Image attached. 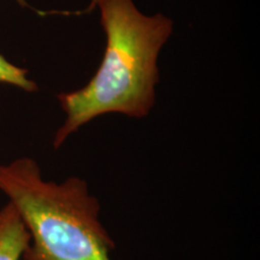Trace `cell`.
I'll return each mask as SVG.
<instances>
[{"instance_id":"cell-2","label":"cell","mask_w":260,"mask_h":260,"mask_svg":"<svg viewBox=\"0 0 260 260\" xmlns=\"http://www.w3.org/2000/svg\"><path fill=\"white\" fill-rule=\"evenodd\" d=\"M0 191L21 214L30 242L22 260H113L116 243L83 178L47 181L32 158L0 164Z\"/></svg>"},{"instance_id":"cell-3","label":"cell","mask_w":260,"mask_h":260,"mask_svg":"<svg viewBox=\"0 0 260 260\" xmlns=\"http://www.w3.org/2000/svg\"><path fill=\"white\" fill-rule=\"evenodd\" d=\"M30 242L27 226L12 203L0 210V260H22Z\"/></svg>"},{"instance_id":"cell-5","label":"cell","mask_w":260,"mask_h":260,"mask_svg":"<svg viewBox=\"0 0 260 260\" xmlns=\"http://www.w3.org/2000/svg\"><path fill=\"white\" fill-rule=\"evenodd\" d=\"M16 3H17L18 5H21L22 8H29V5H28V3L25 2V0H15Z\"/></svg>"},{"instance_id":"cell-4","label":"cell","mask_w":260,"mask_h":260,"mask_svg":"<svg viewBox=\"0 0 260 260\" xmlns=\"http://www.w3.org/2000/svg\"><path fill=\"white\" fill-rule=\"evenodd\" d=\"M0 83L9 84L28 93H34L39 89L37 82L29 79L27 69L12 64L2 53H0Z\"/></svg>"},{"instance_id":"cell-1","label":"cell","mask_w":260,"mask_h":260,"mask_svg":"<svg viewBox=\"0 0 260 260\" xmlns=\"http://www.w3.org/2000/svg\"><path fill=\"white\" fill-rule=\"evenodd\" d=\"M90 4L100 12L105 53L86 86L58 94L67 117L54 134V148L96 117L121 113L145 118L155 104L158 58L174 30L172 21L161 14H142L133 0H90Z\"/></svg>"}]
</instances>
